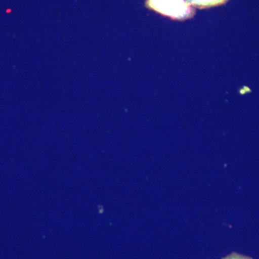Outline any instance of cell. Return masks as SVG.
I'll return each mask as SVG.
<instances>
[{"instance_id":"1","label":"cell","mask_w":259,"mask_h":259,"mask_svg":"<svg viewBox=\"0 0 259 259\" xmlns=\"http://www.w3.org/2000/svg\"><path fill=\"white\" fill-rule=\"evenodd\" d=\"M146 7L175 20L192 18L194 10L185 0H146Z\"/></svg>"},{"instance_id":"2","label":"cell","mask_w":259,"mask_h":259,"mask_svg":"<svg viewBox=\"0 0 259 259\" xmlns=\"http://www.w3.org/2000/svg\"><path fill=\"white\" fill-rule=\"evenodd\" d=\"M228 0H187V3L196 8L204 9L224 4Z\"/></svg>"},{"instance_id":"3","label":"cell","mask_w":259,"mask_h":259,"mask_svg":"<svg viewBox=\"0 0 259 259\" xmlns=\"http://www.w3.org/2000/svg\"><path fill=\"white\" fill-rule=\"evenodd\" d=\"M223 259H252L249 257L245 256V255H240L238 253H233L231 254L227 255L226 257Z\"/></svg>"}]
</instances>
